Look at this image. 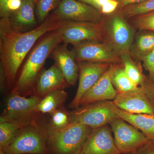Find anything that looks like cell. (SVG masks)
Wrapping results in <instances>:
<instances>
[{"instance_id":"6da1fadb","label":"cell","mask_w":154,"mask_h":154,"mask_svg":"<svg viewBox=\"0 0 154 154\" xmlns=\"http://www.w3.org/2000/svg\"><path fill=\"white\" fill-rule=\"evenodd\" d=\"M62 21L53 13L38 26L25 33L14 31L10 23L0 24V65L5 70L8 88L14 86L19 69L37 40L57 30Z\"/></svg>"},{"instance_id":"7a4b0ae2","label":"cell","mask_w":154,"mask_h":154,"mask_svg":"<svg viewBox=\"0 0 154 154\" xmlns=\"http://www.w3.org/2000/svg\"><path fill=\"white\" fill-rule=\"evenodd\" d=\"M62 42L57 30L45 34L31 50L20 73L12 94L25 95L34 91L42 68L53 50Z\"/></svg>"},{"instance_id":"3957f363","label":"cell","mask_w":154,"mask_h":154,"mask_svg":"<svg viewBox=\"0 0 154 154\" xmlns=\"http://www.w3.org/2000/svg\"><path fill=\"white\" fill-rule=\"evenodd\" d=\"M93 128L85 125L71 123L63 129L50 125L46 131L49 154H76L81 152Z\"/></svg>"},{"instance_id":"277c9868","label":"cell","mask_w":154,"mask_h":154,"mask_svg":"<svg viewBox=\"0 0 154 154\" xmlns=\"http://www.w3.org/2000/svg\"><path fill=\"white\" fill-rule=\"evenodd\" d=\"M104 42L120 57L130 53L136 30L117 11L103 15L101 22Z\"/></svg>"},{"instance_id":"5b68a950","label":"cell","mask_w":154,"mask_h":154,"mask_svg":"<svg viewBox=\"0 0 154 154\" xmlns=\"http://www.w3.org/2000/svg\"><path fill=\"white\" fill-rule=\"evenodd\" d=\"M113 101L105 100L82 105L69 113L70 123L85 125L92 128L108 124L118 116Z\"/></svg>"},{"instance_id":"8992f818","label":"cell","mask_w":154,"mask_h":154,"mask_svg":"<svg viewBox=\"0 0 154 154\" xmlns=\"http://www.w3.org/2000/svg\"><path fill=\"white\" fill-rule=\"evenodd\" d=\"M5 154H49L46 131L32 127L20 130L2 150Z\"/></svg>"},{"instance_id":"52a82bcc","label":"cell","mask_w":154,"mask_h":154,"mask_svg":"<svg viewBox=\"0 0 154 154\" xmlns=\"http://www.w3.org/2000/svg\"><path fill=\"white\" fill-rule=\"evenodd\" d=\"M57 30L62 42L73 46L84 41L104 42L101 22L63 21Z\"/></svg>"},{"instance_id":"ba28073f","label":"cell","mask_w":154,"mask_h":154,"mask_svg":"<svg viewBox=\"0 0 154 154\" xmlns=\"http://www.w3.org/2000/svg\"><path fill=\"white\" fill-rule=\"evenodd\" d=\"M109 125L114 136L116 146L121 154H136L150 140L138 129L119 117L114 119Z\"/></svg>"},{"instance_id":"9c48e42d","label":"cell","mask_w":154,"mask_h":154,"mask_svg":"<svg viewBox=\"0 0 154 154\" xmlns=\"http://www.w3.org/2000/svg\"><path fill=\"white\" fill-rule=\"evenodd\" d=\"M76 61L122 63L120 57L105 42L86 41L74 45L72 50Z\"/></svg>"},{"instance_id":"30bf717a","label":"cell","mask_w":154,"mask_h":154,"mask_svg":"<svg viewBox=\"0 0 154 154\" xmlns=\"http://www.w3.org/2000/svg\"><path fill=\"white\" fill-rule=\"evenodd\" d=\"M40 100L39 97L36 96L26 98L18 94H11L7 100L1 120L14 122L26 126L33 113L37 112L36 107Z\"/></svg>"},{"instance_id":"8fae6325","label":"cell","mask_w":154,"mask_h":154,"mask_svg":"<svg viewBox=\"0 0 154 154\" xmlns=\"http://www.w3.org/2000/svg\"><path fill=\"white\" fill-rule=\"evenodd\" d=\"M53 13L62 21L100 23L103 17L97 9L77 0H61Z\"/></svg>"},{"instance_id":"7c38bea8","label":"cell","mask_w":154,"mask_h":154,"mask_svg":"<svg viewBox=\"0 0 154 154\" xmlns=\"http://www.w3.org/2000/svg\"><path fill=\"white\" fill-rule=\"evenodd\" d=\"M79 69V84L74 98L69 107L78 108L82 97L95 85L109 69L111 64L82 61L78 62Z\"/></svg>"},{"instance_id":"4fadbf2b","label":"cell","mask_w":154,"mask_h":154,"mask_svg":"<svg viewBox=\"0 0 154 154\" xmlns=\"http://www.w3.org/2000/svg\"><path fill=\"white\" fill-rule=\"evenodd\" d=\"M109 125L93 128L81 154H121L116 148Z\"/></svg>"},{"instance_id":"5bb4252c","label":"cell","mask_w":154,"mask_h":154,"mask_svg":"<svg viewBox=\"0 0 154 154\" xmlns=\"http://www.w3.org/2000/svg\"><path fill=\"white\" fill-rule=\"evenodd\" d=\"M113 101L116 107L128 113L154 115V107L141 86L128 92L117 93Z\"/></svg>"},{"instance_id":"9a60e30c","label":"cell","mask_w":154,"mask_h":154,"mask_svg":"<svg viewBox=\"0 0 154 154\" xmlns=\"http://www.w3.org/2000/svg\"><path fill=\"white\" fill-rule=\"evenodd\" d=\"M122 64H111L99 81L84 94L79 103V106L99 101L112 100L117 94L112 83V76L116 69Z\"/></svg>"},{"instance_id":"2e32d148","label":"cell","mask_w":154,"mask_h":154,"mask_svg":"<svg viewBox=\"0 0 154 154\" xmlns=\"http://www.w3.org/2000/svg\"><path fill=\"white\" fill-rule=\"evenodd\" d=\"M50 56L69 85L75 86L79 79V69L74 54L72 51L68 48L67 44L59 45L53 50Z\"/></svg>"},{"instance_id":"e0dca14e","label":"cell","mask_w":154,"mask_h":154,"mask_svg":"<svg viewBox=\"0 0 154 154\" xmlns=\"http://www.w3.org/2000/svg\"><path fill=\"white\" fill-rule=\"evenodd\" d=\"M36 0H22L21 7L12 11L10 17L11 29L18 33H25L36 28L37 20L35 14Z\"/></svg>"},{"instance_id":"ac0fdd59","label":"cell","mask_w":154,"mask_h":154,"mask_svg":"<svg viewBox=\"0 0 154 154\" xmlns=\"http://www.w3.org/2000/svg\"><path fill=\"white\" fill-rule=\"evenodd\" d=\"M69 85L61 72L55 65L42 70L35 85V96H43L51 91L63 89Z\"/></svg>"},{"instance_id":"d6986e66","label":"cell","mask_w":154,"mask_h":154,"mask_svg":"<svg viewBox=\"0 0 154 154\" xmlns=\"http://www.w3.org/2000/svg\"><path fill=\"white\" fill-rule=\"evenodd\" d=\"M118 117L140 130L150 140H154V115L128 113L116 106Z\"/></svg>"},{"instance_id":"ffe728a7","label":"cell","mask_w":154,"mask_h":154,"mask_svg":"<svg viewBox=\"0 0 154 154\" xmlns=\"http://www.w3.org/2000/svg\"><path fill=\"white\" fill-rule=\"evenodd\" d=\"M67 93L63 89L51 91L40 100L36 107V111L51 114L63 105L67 99Z\"/></svg>"},{"instance_id":"44dd1931","label":"cell","mask_w":154,"mask_h":154,"mask_svg":"<svg viewBox=\"0 0 154 154\" xmlns=\"http://www.w3.org/2000/svg\"><path fill=\"white\" fill-rule=\"evenodd\" d=\"M154 49V33H140L134 40L130 53L131 57L140 60Z\"/></svg>"},{"instance_id":"7402d4cb","label":"cell","mask_w":154,"mask_h":154,"mask_svg":"<svg viewBox=\"0 0 154 154\" xmlns=\"http://www.w3.org/2000/svg\"><path fill=\"white\" fill-rule=\"evenodd\" d=\"M120 57L128 76L137 86H140L146 77L143 74L140 66L133 60L130 53L124 54Z\"/></svg>"},{"instance_id":"603a6c76","label":"cell","mask_w":154,"mask_h":154,"mask_svg":"<svg viewBox=\"0 0 154 154\" xmlns=\"http://www.w3.org/2000/svg\"><path fill=\"white\" fill-rule=\"evenodd\" d=\"M23 127L17 122L0 120V150L9 145Z\"/></svg>"},{"instance_id":"cb8c5ba5","label":"cell","mask_w":154,"mask_h":154,"mask_svg":"<svg viewBox=\"0 0 154 154\" xmlns=\"http://www.w3.org/2000/svg\"><path fill=\"white\" fill-rule=\"evenodd\" d=\"M111 80L117 93H125L134 90L138 87L128 76L123 64L115 70Z\"/></svg>"},{"instance_id":"d4e9b609","label":"cell","mask_w":154,"mask_h":154,"mask_svg":"<svg viewBox=\"0 0 154 154\" xmlns=\"http://www.w3.org/2000/svg\"><path fill=\"white\" fill-rule=\"evenodd\" d=\"M154 11V0H146L116 11L127 20L132 17Z\"/></svg>"},{"instance_id":"484cf974","label":"cell","mask_w":154,"mask_h":154,"mask_svg":"<svg viewBox=\"0 0 154 154\" xmlns=\"http://www.w3.org/2000/svg\"><path fill=\"white\" fill-rule=\"evenodd\" d=\"M61 0H36L35 14L37 21L42 23L51 11L55 10Z\"/></svg>"},{"instance_id":"4316f807","label":"cell","mask_w":154,"mask_h":154,"mask_svg":"<svg viewBox=\"0 0 154 154\" xmlns=\"http://www.w3.org/2000/svg\"><path fill=\"white\" fill-rule=\"evenodd\" d=\"M128 21L135 30L154 32V11L132 17Z\"/></svg>"},{"instance_id":"83f0119b","label":"cell","mask_w":154,"mask_h":154,"mask_svg":"<svg viewBox=\"0 0 154 154\" xmlns=\"http://www.w3.org/2000/svg\"><path fill=\"white\" fill-rule=\"evenodd\" d=\"M51 114V125L56 129H63L70 124V114L65 110L59 108Z\"/></svg>"},{"instance_id":"f1b7e54d","label":"cell","mask_w":154,"mask_h":154,"mask_svg":"<svg viewBox=\"0 0 154 154\" xmlns=\"http://www.w3.org/2000/svg\"><path fill=\"white\" fill-rule=\"evenodd\" d=\"M143 66L149 72V79L154 82V49L140 58Z\"/></svg>"},{"instance_id":"f546056e","label":"cell","mask_w":154,"mask_h":154,"mask_svg":"<svg viewBox=\"0 0 154 154\" xmlns=\"http://www.w3.org/2000/svg\"><path fill=\"white\" fill-rule=\"evenodd\" d=\"M143 88L149 100L154 107V82L146 77L144 82L140 86Z\"/></svg>"},{"instance_id":"4dcf8cb0","label":"cell","mask_w":154,"mask_h":154,"mask_svg":"<svg viewBox=\"0 0 154 154\" xmlns=\"http://www.w3.org/2000/svg\"><path fill=\"white\" fill-rule=\"evenodd\" d=\"M8 0H0V17L1 22H10L11 11L8 8Z\"/></svg>"},{"instance_id":"1f68e13d","label":"cell","mask_w":154,"mask_h":154,"mask_svg":"<svg viewBox=\"0 0 154 154\" xmlns=\"http://www.w3.org/2000/svg\"><path fill=\"white\" fill-rule=\"evenodd\" d=\"M118 3L116 0H110L102 7L101 12L103 15H108L114 13L117 10Z\"/></svg>"},{"instance_id":"d6a6232c","label":"cell","mask_w":154,"mask_h":154,"mask_svg":"<svg viewBox=\"0 0 154 154\" xmlns=\"http://www.w3.org/2000/svg\"><path fill=\"white\" fill-rule=\"evenodd\" d=\"M136 154H154V140L149 141L139 149Z\"/></svg>"},{"instance_id":"836d02e7","label":"cell","mask_w":154,"mask_h":154,"mask_svg":"<svg viewBox=\"0 0 154 154\" xmlns=\"http://www.w3.org/2000/svg\"><path fill=\"white\" fill-rule=\"evenodd\" d=\"M116 1H117L118 3V8L116 10L117 11L127 6L141 2L146 0H116Z\"/></svg>"},{"instance_id":"e575fe53","label":"cell","mask_w":154,"mask_h":154,"mask_svg":"<svg viewBox=\"0 0 154 154\" xmlns=\"http://www.w3.org/2000/svg\"><path fill=\"white\" fill-rule=\"evenodd\" d=\"M0 84L1 91L3 92L5 90L6 87L8 88V85L5 70L1 65H0Z\"/></svg>"},{"instance_id":"d590c367","label":"cell","mask_w":154,"mask_h":154,"mask_svg":"<svg viewBox=\"0 0 154 154\" xmlns=\"http://www.w3.org/2000/svg\"><path fill=\"white\" fill-rule=\"evenodd\" d=\"M22 4V0H8V7L10 11H17L21 7Z\"/></svg>"},{"instance_id":"8d00e7d4","label":"cell","mask_w":154,"mask_h":154,"mask_svg":"<svg viewBox=\"0 0 154 154\" xmlns=\"http://www.w3.org/2000/svg\"><path fill=\"white\" fill-rule=\"evenodd\" d=\"M110 1V0H96L94 2L92 7H94L101 12L102 7Z\"/></svg>"},{"instance_id":"74e56055","label":"cell","mask_w":154,"mask_h":154,"mask_svg":"<svg viewBox=\"0 0 154 154\" xmlns=\"http://www.w3.org/2000/svg\"><path fill=\"white\" fill-rule=\"evenodd\" d=\"M77 1L85 3V4H88V5H90L92 6L94 2H95L96 0H77Z\"/></svg>"},{"instance_id":"f35d334b","label":"cell","mask_w":154,"mask_h":154,"mask_svg":"<svg viewBox=\"0 0 154 154\" xmlns=\"http://www.w3.org/2000/svg\"><path fill=\"white\" fill-rule=\"evenodd\" d=\"M132 154L131 153H125V154Z\"/></svg>"},{"instance_id":"ab89813d","label":"cell","mask_w":154,"mask_h":154,"mask_svg":"<svg viewBox=\"0 0 154 154\" xmlns=\"http://www.w3.org/2000/svg\"><path fill=\"white\" fill-rule=\"evenodd\" d=\"M80 154V153H78V154Z\"/></svg>"}]
</instances>
